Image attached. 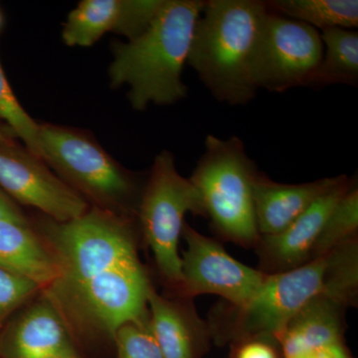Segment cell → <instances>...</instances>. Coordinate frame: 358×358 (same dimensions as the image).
I'll use <instances>...</instances> for the list:
<instances>
[{
	"label": "cell",
	"mask_w": 358,
	"mask_h": 358,
	"mask_svg": "<svg viewBox=\"0 0 358 358\" xmlns=\"http://www.w3.org/2000/svg\"><path fill=\"white\" fill-rule=\"evenodd\" d=\"M32 225L58 266L57 279L41 292L78 348L114 345L120 327L148 317L152 286L138 257L133 218L90 207L67 222L44 216Z\"/></svg>",
	"instance_id": "6da1fadb"
},
{
	"label": "cell",
	"mask_w": 358,
	"mask_h": 358,
	"mask_svg": "<svg viewBox=\"0 0 358 358\" xmlns=\"http://www.w3.org/2000/svg\"><path fill=\"white\" fill-rule=\"evenodd\" d=\"M204 6L205 0H164L145 32L113 45L110 86H129L134 110L173 105L187 95L182 73Z\"/></svg>",
	"instance_id": "7a4b0ae2"
},
{
	"label": "cell",
	"mask_w": 358,
	"mask_h": 358,
	"mask_svg": "<svg viewBox=\"0 0 358 358\" xmlns=\"http://www.w3.org/2000/svg\"><path fill=\"white\" fill-rule=\"evenodd\" d=\"M268 8L261 0H205L187 64L220 103L255 98L257 51Z\"/></svg>",
	"instance_id": "3957f363"
},
{
	"label": "cell",
	"mask_w": 358,
	"mask_h": 358,
	"mask_svg": "<svg viewBox=\"0 0 358 358\" xmlns=\"http://www.w3.org/2000/svg\"><path fill=\"white\" fill-rule=\"evenodd\" d=\"M42 159L90 206L124 217L136 216L143 188L89 133L40 124Z\"/></svg>",
	"instance_id": "277c9868"
},
{
	"label": "cell",
	"mask_w": 358,
	"mask_h": 358,
	"mask_svg": "<svg viewBox=\"0 0 358 358\" xmlns=\"http://www.w3.org/2000/svg\"><path fill=\"white\" fill-rule=\"evenodd\" d=\"M357 279L353 249H336L299 267L266 275L254 298L240 308V327L245 334L278 336L315 299L345 300Z\"/></svg>",
	"instance_id": "5b68a950"
},
{
	"label": "cell",
	"mask_w": 358,
	"mask_h": 358,
	"mask_svg": "<svg viewBox=\"0 0 358 358\" xmlns=\"http://www.w3.org/2000/svg\"><path fill=\"white\" fill-rule=\"evenodd\" d=\"M258 174L241 138L208 134L189 178L201 197L204 215L221 234L239 243H253L260 234L253 199Z\"/></svg>",
	"instance_id": "8992f818"
},
{
	"label": "cell",
	"mask_w": 358,
	"mask_h": 358,
	"mask_svg": "<svg viewBox=\"0 0 358 358\" xmlns=\"http://www.w3.org/2000/svg\"><path fill=\"white\" fill-rule=\"evenodd\" d=\"M188 212L204 215L199 190L189 178L179 174L173 155L162 150L155 157L136 216L160 275L179 289L182 282L179 238Z\"/></svg>",
	"instance_id": "52a82bcc"
},
{
	"label": "cell",
	"mask_w": 358,
	"mask_h": 358,
	"mask_svg": "<svg viewBox=\"0 0 358 358\" xmlns=\"http://www.w3.org/2000/svg\"><path fill=\"white\" fill-rule=\"evenodd\" d=\"M322 53L320 31L268 8L257 51V88L285 93L296 87H308Z\"/></svg>",
	"instance_id": "ba28073f"
},
{
	"label": "cell",
	"mask_w": 358,
	"mask_h": 358,
	"mask_svg": "<svg viewBox=\"0 0 358 358\" xmlns=\"http://www.w3.org/2000/svg\"><path fill=\"white\" fill-rule=\"evenodd\" d=\"M0 188L15 203L37 209L56 222L80 217L91 207L15 138L0 140Z\"/></svg>",
	"instance_id": "9c48e42d"
},
{
	"label": "cell",
	"mask_w": 358,
	"mask_h": 358,
	"mask_svg": "<svg viewBox=\"0 0 358 358\" xmlns=\"http://www.w3.org/2000/svg\"><path fill=\"white\" fill-rule=\"evenodd\" d=\"M182 236L187 245L181 258L183 292L217 294L239 308L254 298L265 280L263 273L235 260L189 225L185 224Z\"/></svg>",
	"instance_id": "30bf717a"
},
{
	"label": "cell",
	"mask_w": 358,
	"mask_h": 358,
	"mask_svg": "<svg viewBox=\"0 0 358 358\" xmlns=\"http://www.w3.org/2000/svg\"><path fill=\"white\" fill-rule=\"evenodd\" d=\"M0 358H84L69 329L42 292L0 331Z\"/></svg>",
	"instance_id": "8fae6325"
},
{
	"label": "cell",
	"mask_w": 358,
	"mask_h": 358,
	"mask_svg": "<svg viewBox=\"0 0 358 358\" xmlns=\"http://www.w3.org/2000/svg\"><path fill=\"white\" fill-rule=\"evenodd\" d=\"M350 186V179L341 176L331 189L320 195L287 229L274 236H266L264 252L268 262L284 271L303 265L312 255L327 218Z\"/></svg>",
	"instance_id": "7c38bea8"
},
{
	"label": "cell",
	"mask_w": 358,
	"mask_h": 358,
	"mask_svg": "<svg viewBox=\"0 0 358 358\" xmlns=\"http://www.w3.org/2000/svg\"><path fill=\"white\" fill-rule=\"evenodd\" d=\"M339 178L284 185L258 174L253 185V199L259 233L265 237L274 236L287 229L320 195L331 189Z\"/></svg>",
	"instance_id": "4fadbf2b"
},
{
	"label": "cell",
	"mask_w": 358,
	"mask_h": 358,
	"mask_svg": "<svg viewBox=\"0 0 358 358\" xmlns=\"http://www.w3.org/2000/svg\"><path fill=\"white\" fill-rule=\"evenodd\" d=\"M0 268L30 280L41 291L58 277L57 263L31 223L0 220Z\"/></svg>",
	"instance_id": "5bb4252c"
},
{
	"label": "cell",
	"mask_w": 358,
	"mask_h": 358,
	"mask_svg": "<svg viewBox=\"0 0 358 358\" xmlns=\"http://www.w3.org/2000/svg\"><path fill=\"white\" fill-rule=\"evenodd\" d=\"M341 303L331 296H320L294 315L277 336L285 357L293 358L338 345Z\"/></svg>",
	"instance_id": "9a60e30c"
},
{
	"label": "cell",
	"mask_w": 358,
	"mask_h": 358,
	"mask_svg": "<svg viewBox=\"0 0 358 358\" xmlns=\"http://www.w3.org/2000/svg\"><path fill=\"white\" fill-rule=\"evenodd\" d=\"M152 334L164 358H194V338L187 313L152 288L148 299Z\"/></svg>",
	"instance_id": "2e32d148"
},
{
	"label": "cell",
	"mask_w": 358,
	"mask_h": 358,
	"mask_svg": "<svg viewBox=\"0 0 358 358\" xmlns=\"http://www.w3.org/2000/svg\"><path fill=\"white\" fill-rule=\"evenodd\" d=\"M124 0H83L68 15L62 30L67 46L90 47L106 33H119Z\"/></svg>",
	"instance_id": "e0dca14e"
},
{
	"label": "cell",
	"mask_w": 358,
	"mask_h": 358,
	"mask_svg": "<svg viewBox=\"0 0 358 358\" xmlns=\"http://www.w3.org/2000/svg\"><path fill=\"white\" fill-rule=\"evenodd\" d=\"M320 37L324 53L308 87L357 86L358 33L352 29L334 28L320 32Z\"/></svg>",
	"instance_id": "ac0fdd59"
},
{
	"label": "cell",
	"mask_w": 358,
	"mask_h": 358,
	"mask_svg": "<svg viewBox=\"0 0 358 358\" xmlns=\"http://www.w3.org/2000/svg\"><path fill=\"white\" fill-rule=\"evenodd\" d=\"M273 13L312 26L317 31L358 27L357 0H268Z\"/></svg>",
	"instance_id": "d6986e66"
},
{
	"label": "cell",
	"mask_w": 358,
	"mask_h": 358,
	"mask_svg": "<svg viewBox=\"0 0 358 358\" xmlns=\"http://www.w3.org/2000/svg\"><path fill=\"white\" fill-rule=\"evenodd\" d=\"M357 228L358 189L352 185L327 218L312 255L317 258L338 249L341 245L350 243Z\"/></svg>",
	"instance_id": "ffe728a7"
},
{
	"label": "cell",
	"mask_w": 358,
	"mask_h": 358,
	"mask_svg": "<svg viewBox=\"0 0 358 358\" xmlns=\"http://www.w3.org/2000/svg\"><path fill=\"white\" fill-rule=\"evenodd\" d=\"M0 121L23 141L30 152L42 159L40 147V124L28 115L16 98L0 63ZM43 160V159H42Z\"/></svg>",
	"instance_id": "44dd1931"
},
{
	"label": "cell",
	"mask_w": 358,
	"mask_h": 358,
	"mask_svg": "<svg viewBox=\"0 0 358 358\" xmlns=\"http://www.w3.org/2000/svg\"><path fill=\"white\" fill-rule=\"evenodd\" d=\"M114 345L117 358H164L150 327V315L120 327Z\"/></svg>",
	"instance_id": "7402d4cb"
},
{
	"label": "cell",
	"mask_w": 358,
	"mask_h": 358,
	"mask_svg": "<svg viewBox=\"0 0 358 358\" xmlns=\"http://www.w3.org/2000/svg\"><path fill=\"white\" fill-rule=\"evenodd\" d=\"M40 292L41 289L35 282L0 268V331Z\"/></svg>",
	"instance_id": "603a6c76"
},
{
	"label": "cell",
	"mask_w": 358,
	"mask_h": 358,
	"mask_svg": "<svg viewBox=\"0 0 358 358\" xmlns=\"http://www.w3.org/2000/svg\"><path fill=\"white\" fill-rule=\"evenodd\" d=\"M0 220L13 221L18 223H30L29 219L15 202L0 188Z\"/></svg>",
	"instance_id": "cb8c5ba5"
},
{
	"label": "cell",
	"mask_w": 358,
	"mask_h": 358,
	"mask_svg": "<svg viewBox=\"0 0 358 358\" xmlns=\"http://www.w3.org/2000/svg\"><path fill=\"white\" fill-rule=\"evenodd\" d=\"M237 358H278L275 350L267 343L253 341L240 348Z\"/></svg>",
	"instance_id": "d4e9b609"
},
{
	"label": "cell",
	"mask_w": 358,
	"mask_h": 358,
	"mask_svg": "<svg viewBox=\"0 0 358 358\" xmlns=\"http://www.w3.org/2000/svg\"><path fill=\"white\" fill-rule=\"evenodd\" d=\"M343 353H345V350L338 345L334 346V348H327V350L306 353V355H299V357L293 358H341Z\"/></svg>",
	"instance_id": "484cf974"
},
{
	"label": "cell",
	"mask_w": 358,
	"mask_h": 358,
	"mask_svg": "<svg viewBox=\"0 0 358 358\" xmlns=\"http://www.w3.org/2000/svg\"><path fill=\"white\" fill-rule=\"evenodd\" d=\"M9 138H16V136L8 127L0 122V140H9Z\"/></svg>",
	"instance_id": "4316f807"
},
{
	"label": "cell",
	"mask_w": 358,
	"mask_h": 358,
	"mask_svg": "<svg viewBox=\"0 0 358 358\" xmlns=\"http://www.w3.org/2000/svg\"><path fill=\"white\" fill-rule=\"evenodd\" d=\"M341 358H348V357H346V355H345V353H343V357H341Z\"/></svg>",
	"instance_id": "83f0119b"
}]
</instances>
